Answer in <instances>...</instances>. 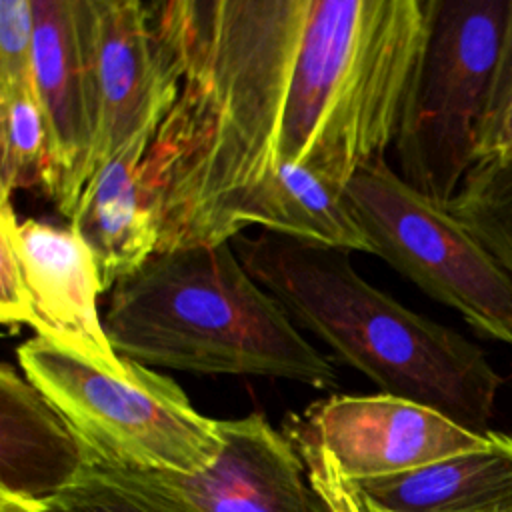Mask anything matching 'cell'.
<instances>
[{
  "instance_id": "cell-24",
  "label": "cell",
  "mask_w": 512,
  "mask_h": 512,
  "mask_svg": "<svg viewBox=\"0 0 512 512\" xmlns=\"http://www.w3.org/2000/svg\"><path fill=\"white\" fill-rule=\"evenodd\" d=\"M0 512H44L40 506L14 502V500H0Z\"/></svg>"
},
{
  "instance_id": "cell-21",
  "label": "cell",
  "mask_w": 512,
  "mask_h": 512,
  "mask_svg": "<svg viewBox=\"0 0 512 512\" xmlns=\"http://www.w3.org/2000/svg\"><path fill=\"white\" fill-rule=\"evenodd\" d=\"M512 154V0L488 104L478 130L476 162Z\"/></svg>"
},
{
  "instance_id": "cell-5",
  "label": "cell",
  "mask_w": 512,
  "mask_h": 512,
  "mask_svg": "<svg viewBox=\"0 0 512 512\" xmlns=\"http://www.w3.org/2000/svg\"><path fill=\"white\" fill-rule=\"evenodd\" d=\"M24 376L56 406L94 464L198 474L222 450L218 420L200 414L166 374L132 360L126 376L46 338L16 350Z\"/></svg>"
},
{
  "instance_id": "cell-1",
  "label": "cell",
  "mask_w": 512,
  "mask_h": 512,
  "mask_svg": "<svg viewBox=\"0 0 512 512\" xmlns=\"http://www.w3.org/2000/svg\"><path fill=\"white\" fill-rule=\"evenodd\" d=\"M180 66L178 96L142 164L158 252L242 234L280 164L288 92L312 0L150 2Z\"/></svg>"
},
{
  "instance_id": "cell-15",
  "label": "cell",
  "mask_w": 512,
  "mask_h": 512,
  "mask_svg": "<svg viewBox=\"0 0 512 512\" xmlns=\"http://www.w3.org/2000/svg\"><path fill=\"white\" fill-rule=\"evenodd\" d=\"M368 512H512V436L394 476L348 482Z\"/></svg>"
},
{
  "instance_id": "cell-23",
  "label": "cell",
  "mask_w": 512,
  "mask_h": 512,
  "mask_svg": "<svg viewBox=\"0 0 512 512\" xmlns=\"http://www.w3.org/2000/svg\"><path fill=\"white\" fill-rule=\"evenodd\" d=\"M310 482L322 496L328 512H364L358 496L352 492L346 480H342L324 460L316 456L300 454Z\"/></svg>"
},
{
  "instance_id": "cell-6",
  "label": "cell",
  "mask_w": 512,
  "mask_h": 512,
  "mask_svg": "<svg viewBox=\"0 0 512 512\" xmlns=\"http://www.w3.org/2000/svg\"><path fill=\"white\" fill-rule=\"evenodd\" d=\"M510 0H430L422 56L394 142L398 174L448 206L476 162Z\"/></svg>"
},
{
  "instance_id": "cell-17",
  "label": "cell",
  "mask_w": 512,
  "mask_h": 512,
  "mask_svg": "<svg viewBox=\"0 0 512 512\" xmlns=\"http://www.w3.org/2000/svg\"><path fill=\"white\" fill-rule=\"evenodd\" d=\"M56 168L46 116L34 88L0 96V192L2 200L22 188L50 196Z\"/></svg>"
},
{
  "instance_id": "cell-13",
  "label": "cell",
  "mask_w": 512,
  "mask_h": 512,
  "mask_svg": "<svg viewBox=\"0 0 512 512\" xmlns=\"http://www.w3.org/2000/svg\"><path fill=\"white\" fill-rule=\"evenodd\" d=\"M94 464L56 406L8 362L0 366V500L44 506Z\"/></svg>"
},
{
  "instance_id": "cell-18",
  "label": "cell",
  "mask_w": 512,
  "mask_h": 512,
  "mask_svg": "<svg viewBox=\"0 0 512 512\" xmlns=\"http://www.w3.org/2000/svg\"><path fill=\"white\" fill-rule=\"evenodd\" d=\"M446 208L512 274V154L474 162Z\"/></svg>"
},
{
  "instance_id": "cell-16",
  "label": "cell",
  "mask_w": 512,
  "mask_h": 512,
  "mask_svg": "<svg viewBox=\"0 0 512 512\" xmlns=\"http://www.w3.org/2000/svg\"><path fill=\"white\" fill-rule=\"evenodd\" d=\"M246 226L304 244L372 254L344 190L290 162H280L254 192L242 212V228Z\"/></svg>"
},
{
  "instance_id": "cell-14",
  "label": "cell",
  "mask_w": 512,
  "mask_h": 512,
  "mask_svg": "<svg viewBox=\"0 0 512 512\" xmlns=\"http://www.w3.org/2000/svg\"><path fill=\"white\" fill-rule=\"evenodd\" d=\"M156 130L132 136L88 180L68 218L96 260L104 292L144 266L160 246L158 220L142 184V164Z\"/></svg>"
},
{
  "instance_id": "cell-10",
  "label": "cell",
  "mask_w": 512,
  "mask_h": 512,
  "mask_svg": "<svg viewBox=\"0 0 512 512\" xmlns=\"http://www.w3.org/2000/svg\"><path fill=\"white\" fill-rule=\"evenodd\" d=\"M34 90L48 122L54 154L50 200L72 216L86 186L96 134L92 0H32Z\"/></svg>"
},
{
  "instance_id": "cell-8",
  "label": "cell",
  "mask_w": 512,
  "mask_h": 512,
  "mask_svg": "<svg viewBox=\"0 0 512 512\" xmlns=\"http://www.w3.org/2000/svg\"><path fill=\"white\" fill-rule=\"evenodd\" d=\"M298 454L324 460L342 480L402 474L484 446L490 434L464 430L446 416L390 394H332L284 422Z\"/></svg>"
},
{
  "instance_id": "cell-20",
  "label": "cell",
  "mask_w": 512,
  "mask_h": 512,
  "mask_svg": "<svg viewBox=\"0 0 512 512\" xmlns=\"http://www.w3.org/2000/svg\"><path fill=\"white\" fill-rule=\"evenodd\" d=\"M34 88L32 0H0V96Z\"/></svg>"
},
{
  "instance_id": "cell-11",
  "label": "cell",
  "mask_w": 512,
  "mask_h": 512,
  "mask_svg": "<svg viewBox=\"0 0 512 512\" xmlns=\"http://www.w3.org/2000/svg\"><path fill=\"white\" fill-rule=\"evenodd\" d=\"M218 430L222 450L204 472H136L196 512H328L294 444L262 414Z\"/></svg>"
},
{
  "instance_id": "cell-7",
  "label": "cell",
  "mask_w": 512,
  "mask_h": 512,
  "mask_svg": "<svg viewBox=\"0 0 512 512\" xmlns=\"http://www.w3.org/2000/svg\"><path fill=\"white\" fill-rule=\"evenodd\" d=\"M344 196L374 256L458 312L478 336L512 346V274L446 206L384 158L360 168Z\"/></svg>"
},
{
  "instance_id": "cell-3",
  "label": "cell",
  "mask_w": 512,
  "mask_h": 512,
  "mask_svg": "<svg viewBox=\"0 0 512 512\" xmlns=\"http://www.w3.org/2000/svg\"><path fill=\"white\" fill-rule=\"evenodd\" d=\"M102 320L116 354L146 368L284 378L320 390L338 384L332 360L230 242L156 252L116 282Z\"/></svg>"
},
{
  "instance_id": "cell-9",
  "label": "cell",
  "mask_w": 512,
  "mask_h": 512,
  "mask_svg": "<svg viewBox=\"0 0 512 512\" xmlns=\"http://www.w3.org/2000/svg\"><path fill=\"white\" fill-rule=\"evenodd\" d=\"M96 134L88 180L138 132L158 128L180 90V66L152 4L92 0Z\"/></svg>"
},
{
  "instance_id": "cell-19",
  "label": "cell",
  "mask_w": 512,
  "mask_h": 512,
  "mask_svg": "<svg viewBox=\"0 0 512 512\" xmlns=\"http://www.w3.org/2000/svg\"><path fill=\"white\" fill-rule=\"evenodd\" d=\"M44 512H196L136 470L92 464L60 496L40 506Z\"/></svg>"
},
{
  "instance_id": "cell-4",
  "label": "cell",
  "mask_w": 512,
  "mask_h": 512,
  "mask_svg": "<svg viewBox=\"0 0 512 512\" xmlns=\"http://www.w3.org/2000/svg\"><path fill=\"white\" fill-rule=\"evenodd\" d=\"M430 0H312L280 162L344 190L396 142L422 56Z\"/></svg>"
},
{
  "instance_id": "cell-12",
  "label": "cell",
  "mask_w": 512,
  "mask_h": 512,
  "mask_svg": "<svg viewBox=\"0 0 512 512\" xmlns=\"http://www.w3.org/2000/svg\"><path fill=\"white\" fill-rule=\"evenodd\" d=\"M0 230L18 252L36 310L34 332L92 364L126 376L132 360L112 348L98 314L104 292L96 260L86 242L68 226L18 220L10 200L0 204Z\"/></svg>"
},
{
  "instance_id": "cell-2",
  "label": "cell",
  "mask_w": 512,
  "mask_h": 512,
  "mask_svg": "<svg viewBox=\"0 0 512 512\" xmlns=\"http://www.w3.org/2000/svg\"><path fill=\"white\" fill-rule=\"evenodd\" d=\"M252 278L294 324L382 394L426 406L486 436L504 384L486 352L458 330L422 316L366 282L350 252L272 232L230 240Z\"/></svg>"
},
{
  "instance_id": "cell-25",
  "label": "cell",
  "mask_w": 512,
  "mask_h": 512,
  "mask_svg": "<svg viewBox=\"0 0 512 512\" xmlns=\"http://www.w3.org/2000/svg\"><path fill=\"white\" fill-rule=\"evenodd\" d=\"M360 504H362V502H360ZM362 508H364V506H362ZM364 512H368V510H366V508H364Z\"/></svg>"
},
{
  "instance_id": "cell-22",
  "label": "cell",
  "mask_w": 512,
  "mask_h": 512,
  "mask_svg": "<svg viewBox=\"0 0 512 512\" xmlns=\"http://www.w3.org/2000/svg\"><path fill=\"white\" fill-rule=\"evenodd\" d=\"M0 320L10 330L36 328V310L24 278L18 252L6 232L0 230Z\"/></svg>"
}]
</instances>
